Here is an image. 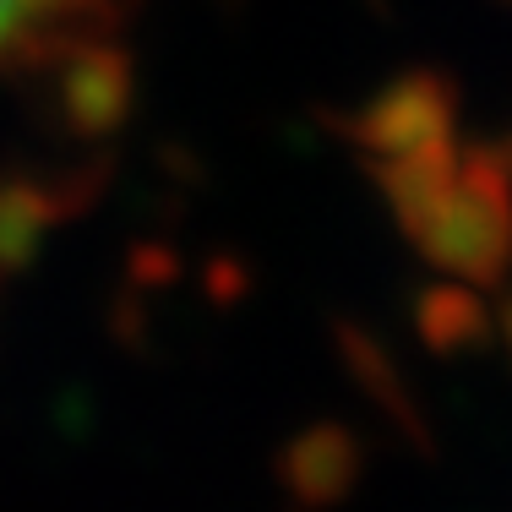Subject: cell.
I'll list each match as a JSON object with an SVG mask.
<instances>
[{"mask_svg": "<svg viewBox=\"0 0 512 512\" xmlns=\"http://www.w3.org/2000/svg\"><path fill=\"white\" fill-rule=\"evenodd\" d=\"M447 126H453V93H447V82L414 77L371 109L365 137H371L376 148L414 153V148H425V142H447Z\"/></svg>", "mask_w": 512, "mask_h": 512, "instance_id": "3", "label": "cell"}, {"mask_svg": "<svg viewBox=\"0 0 512 512\" xmlns=\"http://www.w3.org/2000/svg\"><path fill=\"white\" fill-rule=\"evenodd\" d=\"M120 0H0V66L93 33Z\"/></svg>", "mask_w": 512, "mask_h": 512, "instance_id": "2", "label": "cell"}, {"mask_svg": "<svg viewBox=\"0 0 512 512\" xmlns=\"http://www.w3.org/2000/svg\"><path fill=\"white\" fill-rule=\"evenodd\" d=\"M420 240L436 262L463 273L469 284H502L512 267V180L502 153L469 148L458 158L453 191Z\"/></svg>", "mask_w": 512, "mask_h": 512, "instance_id": "1", "label": "cell"}, {"mask_svg": "<svg viewBox=\"0 0 512 512\" xmlns=\"http://www.w3.org/2000/svg\"><path fill=\"white\" fill-rule=\"evenodd\" d=\"M425 333L447 349H469V344H485V338H491V316H485L480 300L447 289V295L425 300Z\"/></svg>", "mask_w": 512, "mask_h": 512, "instance_id": "4", "label": "cell"}, {"mask_svg": "<svg viewBox=\"0 0 512 512\" xmlns=\"http://www.w3.org/2000/svg\"><path fill=\"white\" fill-rule=\"evenodd\" d=\"M502 344H507V355H512V295H507V306H502Z\"/></svg>", "mask_w": 512, "mask_h": 512, "instance_id": "5", "label": "cell"}]
</instances>
